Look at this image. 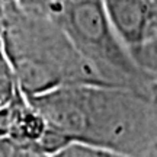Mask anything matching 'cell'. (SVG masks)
Wrapping results in <instances>:
<instances>
[{
  "label": "cell",
  "instance_id": "6da1fadb",
  "mask_svg": "<svg viewBox=\"0 0 157 157\" xmlns=\"http://www.w3.org/2000/svg\"><path fill=\"white\" fill-rule=\"evenodd\" d=\"M47 128L67 144L122 157H148L157 147L154 99L112 86H68L29 99Z\"/></svg>",
  "mask_w": 157,
  "mask_h": 157
},
{
  "label": "cell",
  "instance_id": "7a4b0ae2",
  "mask_svg": "<svg viewBox=\"0 0 157 157\" xmlns=\"http://www.w3.org/2000/svg\"><path fill=\"white\" fill-rule=\"evenodd\" d=\"M0 47L26 99L68 86H103L60 25L17 0L0 3Z\"/></svg>",
  "mask_w": 157,
  "mask_h": 157
},
{
  "label": "cell",
  "instance_id": "3957f363",
  "mask_svg": "<svg viewBox=\"0 0 157 157\" xmlns=\"http://www.w3.org/2000/svg\"><path fill=\"white\" fill-rule=\"evenodd\" d=\"M103 86L156 99L157 86L140 70L119 38L102 0H70L52 17Z\"/></svg>",
  "mask_w": 157,
  "mask_h": 157
},
{
  "label": "cell",
  "instance_id": "277c9868",
  "mask_svg": "<svg viewBox=\"0 0 157 157\" xmlns=\"http://www.w3.org/2000/svg\"><path fill=\"white\" fill-rule=\"evenodd\" d=\"M102 5L129 51L157 29V9L147 0H102Z\"/></svg>",
  "mask_w": 157,
  "mask_h": 157
},
{
  "label": "cell",
  "instance_id": "5b68a950",
  "mask_svg": "<svg viewBox=\"0 0 157 157\" xmlns=\"http://www.w3.org/2000/svg\"><path fill=\"white\" fill-rule=\"evenodd\" d=\"M131 56L146 77L157 86V29L143 44L131 50Z\"/></svg>",
  "mask_w": 157,
  "mask_h": 157
},
{
  "label": "cell",
  "instance_id": "8992f818",
  "mask_svg": "<svg viewBox=\"0 0 157 157\" xmlns=\"http://www.w3.org/2000/svg\"><path fill=\"white\" fill-rule=\"evenodd\" d=\"M48 157H122L109 153L106 150H101L96 147L84 146V144H68V146L63 147L61 150H58L57 153L51 154Z\"/></svg>",
  "mask_w": 157,
  "mask_h": 157
},
{
  "label": "cell",
  "instance_id": "52a82bcc",
  "mask_svg": "<svg viewBox=\"0 0 157 157\" xmlns=\"http://www.w3.org/2000/svg\"><path fill=\"white\" fill-rule=\"evenodd\" d=\"M67 2H70V0H17V3L23 9L38 13V15L48 16L51 19L60 12V9Z\"/></svg>",
  "mask_w": 157,
  "mask_h": 157
},
{
  "label": "cell",
  "instance_id": "ba28073f",
  "mask_svg": "<svg viewBox=\"0 0 157 157\" xmlns=\"http://www.w3.org/2000/svg\"><path fill=\"white\" fill-rule=\"evenodd\" d=\"M148 157H157V147H156V148H154V150H153V151H151V154H150V156H148Z\"/></svg>",
  "mask_w": 157,
  "mask_h": 157
},
{
  "label": "cell",
  "instance_id": "9c48e42d",
  "mask_svg": "<svg viewBox=\"0 0 157 157\" xmlns=\"http://www.w3.org/2000/svg\"><path fill=\"white\" fill-rule=\"evenodd\" d=\"M147 2H150V3H151V5L157 9V0H147Z\"/></svg>",
  "mask_w": 157,
  "mask_h": 157
},
{
  "label": "cell",
  "instance_id": "30bf717a",
  "mask_svg": "<svg viewBox=\"0 0 157 157\" xmlns=\"http://www.w3.org/2000/svg\"><path fill=\"white\" fill-rule=\"evenodd\" d=\"M3 2H7V0H0V3H3Z\"/></svg>",
  "mask_w": 157,
  "mask_h": 157
},
{
  "label": "cell",
  "instance_id": "8fae6325",
  "mask_svg": "<svg viewBox=\"0 0 157 157\" xmlns=\"http://www.w3.org/2000/svg\"><path fill=\"white\" fill-rule=\"evenodd\" d=\"M154 102H156V105H157V96H156V99H154Z\"/></svg>",
  "mask_w": 157,
  "mask_h": 157
}]
</instances>
